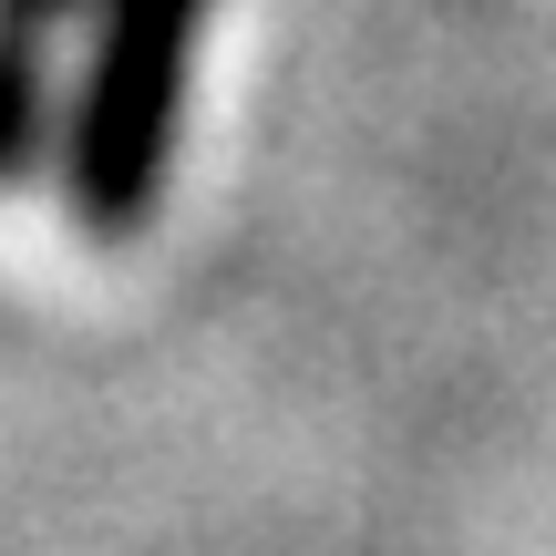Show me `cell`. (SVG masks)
<instances>
[{"instance_id":"1","label":"cell","mask_w":556,"mask_h":556,"mask_svg":"<svg viewBox=\"0 0 556 556\" xmlns=\"http://www.w3.org/2000/svg\"><path fill=\"white\" fill-rule=\"evenodd\" d=\"M206 11L217 0H93L73 124H62V217L83 238H135L155 217L165 176H176V144H186Z\"/></svg>"}]
</instances>
